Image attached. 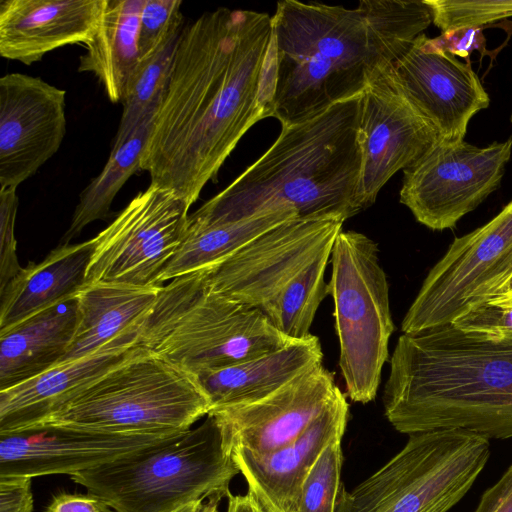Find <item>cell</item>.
Returning a JSON list of instances; mask_svg holds the SVG:
<instances>
[{
	"label": "cell",
	"instance_id": "32",
	"mask_svg": "<svg viewBox=\"0 0 512 512\" xmlns=\"http://www.w3.org/2000/svg\"><path fill=\"white\" fill-rule=\"evenodd\" d=\"M181 0H144L139 21L140 58L150 54L181 14Z\"/></svg>",
	"mask_w": 512,
	"mask_h": 512
},
{
	"label": "cell",
	"instance_id": "15",
	"mask_svg": "<svg viewBox=\"0 0 512 512\" xmlns=\"http://www.w3.org/2000/svg\"><path fill=\"white\" fill-rule=\"evenodd\" d=\"M66 91L39 77L0 78V188H17L60 148Z\"/></svg>",
	"mask_w": 512,
	"mask_h": 512
},
{
	"label": "cell",
	"instance_id": "25",
	"mask_svg": "<svg viewBox=\"0 0 512 512\" xmlns=\"http://www.w3.org/2000/svg\"><path fill=\"white\" fill-rule=\"evenodd\" d=\"M160 288L108 283L86 285L76 296L77 326L60 363L90 355L141 323Z\"/></svg>",
	"mask_w": 512,
	"mask_h": 512
},
{
	"label": "cell",
	"instance_id": "3",
	"mask_svg": "<svg viewBox=\"0 0 512 512\" xmlns=\"http://www.w3.org/2000/svg\"><path fill=\"white\" fill-rule=\"evenodd\" d=\"M383 404L400 433L456 428L488 440L512 438V336L452 323L402 333Z\"/></svg>",
	"mask_w": 512,
	"mask_h": 512
},
{
	"label": "cell",
	"instance_id": "2",
	"mask_svg": "<svg viewBox=\"0 0 512 512\" xmlns=\"http://www.w3.org/2000/svg\"><path fill=\"white\" fill-rule=\"evenodd\" d=\"M273 115L281 126L360 96L432 24L424 0H361L357 7L279 1L273 16Z\"/></svg>",
	"mask_w": 512,
	"mask_h": 512
},
{
	"label": "cell",
	"instance_id": "10",
	"mask_svg": "<svg viewBox=\"0 0 512 512\" xmlns=\"http://www.w3.org/2000/svg\"><path fill=\"white\" fill-rule=\"evenodd\" d=\"M330 260L339 367L347 396L366 404L376 397L394 331L388 280L378 245L360 232L341 230Z\"/></svg>",
	"mask_w": 512,
	"mask_h": 512
},
{
	"label": "cell",
	"instance_id": "36",
	"mask_svg": "<svg viewBox=\"0 0 512 512\" xmlns=\"http://www.w3.org/2000/svg\"><path fill=\"white\" fill-rule=\"evenodd\" d=\"M31 485V477H0V512H32Z\"/></svg>",
	"mask_w": 512,
	"mask_h": 512
},
{
	"label": "cell",
	"instance_id": "19",
	"mask_svg": "<svg viewBox=\"0 0 512 512\" xmlns=\"http://www.w3.org/2000/svg\"><path fill=\"white\" fill-rule=\"evenodd\" d=\"M349 405L341 390L295 441L264 456L232 452L260 512H296L303 482L323 449L342 438Z\"/></svg>",
	"mask_w": 512,
	"mask_h": 512
},
{
	"label": "cell",
	"instance_id": "16",
	"mask_svg": "<svg viewBox=\"0 0 512 512\" xmlns=\"http://www.w3.org/2000/svg\"><path fill=\"white\" fill-rule=\"evenodd\" d=\"M340 389L322 364L260 400L214 409L225 448L264 456L295 441Z\"/></svg>",
	"mask_w": 512,
	"mask_h": 512
},
{
	"label": "cell",
	"instance_id": "35",
	"mask_svg": "<svg viewBox=\"0 0 512 512\" xmlns=\"http://www.w3.org/2000/svg\"><path fill=\"white\" fill-rule=\"evenodd\" d=\"M485 37L481 27H462L442 32L435 38L423 35V45L430 51L450 53L463 58L473 51L485 50Z\"/></svg>",
	"mask_w": 512,
	"mask_h": 512
},
{
	"label": "cell",
	"instance_id": "39",
	"mask_svg": "<svg viewBox=\"0 0 512 512\" xmlns=\"http://www.w3.org/2000/svg\"><path fill=\"white\" fill-rule=\"evenodd\" d=\"M227 512H260L253 498L246 495H232L229 493Z\"/></svg>",
	"mask_w": 512,
	"mask_h": 512
},
{
	"label": "cell",
	"instance_id": "20",
	"mask_svg": "<svg viewBox=\"0 0 512 512\" xmlns=\"http://www.w3.org/2000/svg\"><path fill=\"white\" fill-rule=\"evenodd\" d=\"M105 0H2L0 55L31 65L57 48L86 44L95 34Z\"/></svg>",
	"mask_w": 512,
	"mask_h": 512
},
{
	"label": "cell",
	"instance_id": "17",
	"mask_svg": "<svg viewBox=\"0 0 512 512\" xmlns=\"http://www.w3.org/2000/svg\"><path fill=\"white\" fill-rule=\"evenodd\" d=\"M420 34L393 62L408 96L440 141H462L471 118L490 98L470 63L450 53L430 51Z\"/></svg>",
	"mask_w": 512,
	"mask_h": 512
},
{
	"label": "cell",
	"instance_id": "18",
	"mask_svg": "<svg viewBox=\"0 0 512 512\" xmlns=\"http://www.w3.org/2000/svg\"><path fill=\"white\" fill-rule=\"evenodd\" d=\"M179 434H110L56 426L4 433L0 477L72 475Z\"/></svg>",
	"mask_w": 512,
	"mask_h": 512
},
{
	"label": "cell",
	"instance_id": "9",
	"mask_svg": "<svg viewBox=\"0 0 512 512\" xmlns=\"http://www.w3.org/2000/svg\"><path fill=\"white\" fill-rule=\"evenodd\" d=\"M490 454L489 440L450 428L409 435L405 446L351 491L336 512H448L470 490Z\"/></svg>",
	"mask_w": 512,
	"mask_h": 512
},
{
	"label": "cell",
	"instance_id": "37",
	"mask_svg": "<svg viewBox=\"0 0 512 512\" xmlns=\"http://www.w3.org/2000/svg\"><path fill=\"white\" fill-rule=\"evenodd\" d=\"M474 512H512V464L488 488Z\"/></svg>",
	"mask_w": 512,
	"mask_h": 512
},
{
	"label": "cell",
	"instance_id": "8",
	"mask_svg": "<svg viewBox=\"0 0 512 512\" xmlns=\"http://www.w3.org/2000/svg\"><path fill=\"white\" fill-rule=\"evenodd\" d=\"M238 473L208 414L194 429L70 478L114 512H173L195 501H220Z\"/></svg>",
	"mask_w": 512,
	"mask_h": 512
},
{
	"label": "cell",
	"instance_id": "28",
	"mask_svg": "<svg viewBox=\"0 0 512 512\" xmlns=\"http://www.w3.org/2000/svg\"><path fill=\"white\" fill-rule=\"evenodd\" d=\"M154 114L155 111L147 115L121 145L112 147L101 172L81 192L61 244H69L87 225L108 216L117 193L140 169L141 157Z\"/></svg>",
	"mask_w": 512,
	"mask_h": 512
},
{
	"label": "cell",
	"instance_id": "12",
	"mask_svg": "<svg viewBox=\"0 0 512 512\" xmlns=\"http://www.w3.org/2000/svg\"><path fill=\"white\" fill-rule=\"evenodd\" d=\"M190 207L171 190L150 183L93 238L87 285L157 287L187 231Z\"/></svg>",
	"mask_w": 512,
	"mask_h": 512
},
{
	"label": "cell",
	"instance_id": "5",
	"mask_svg": "<svg viewBox=\"0 0 512 512\" xmlns=\"http://www.w3.org/2000/svg\"><path fill=\"white\" fill-rule=\"evenodd\" d=\"M344 220L295 217L202 270L215 291L260 311L291 339L310 328L327 294L324 276Z\"/></svg>",
	"mask_w": 512,
	"mask_h": 512
},
{
	"label": "cell",
	"instance_id": "24",
	"mask_svg": "<svg viewBox=\"0 0 512 512\" xmlns=\"http://www.w3.org/2000/svg\"><path fill=\"white\" fill-rule=\"evenodd\" d=\"M78 320L76 296L0 331V391L59 364Z\"/></svg>",
	"mask_w": 512,
	"mask_h": 512
},
{
	"label": "cell",
	"instance_id": "33",
	"mask_svg": "<svg viewBox=\"0 0 512 512\" xmlns=\"http://www.w3.org/2000/svg\"><path fill=\"white\" fill-rule=\"evenodd\" d=\"M16 189L0 188V289L22 270L14 232L18 209Z\"/></svg>",
	"mask_w": 512,
	"mask_h": 512
},
{
	"label": "cell",
	"instance_id": "42",
	"mask_svg": "<svg viewBox=\"0 0 512 512\" xmlns=\"http://www.w3.org/2000/svg\"><path fill=\"white\" fill-rule=\"evenodd\" d=\"M218 503L219 501L216 500H208L204 512H218Z\"/></svg>",
	"mask_w": 512,
	"mask_h": 512
},
{
	"label": "cell",
	"instance_id": "29",
	"mask_svg": "<svg viewBox=\"0 0 512 512\" xmlns=\"http://www.w3.org/2000/svg\"><path fill=\"white\" fill-rule=\"evenodd\" d=\"M183 30L182 13L174 20L160 44L140 58L129 81L112 147L121 145L150 113L156 111Z\"/></svg>",
	"mask_w": 512,
	"mask_h": 512
},
{
	"label": "cell",
	"instance_id": "40",
	"mask_svg": "<svg viewBox=\"0 0 512 512\" xmlns=\"http://www.w3.org/2000/svg\"><path fill=\"white\" fill-rule=\"evenodd\" d=\"M485 301L512 304V275L494 288L483 302Z\"/></svg>",
	"mask_w": 512,
	"mask_h": 512
},
{
	"label": "cell",
	"instance_id": "22",
	"mask_svg": "<svg viewBox=\"0 0 512 512\" xmlns=\"http://www.w3.org/2000/svg\"><path fill=\"white\" fill-rule=\"evenodd\" d=\"M322 360L320 341L311 334L255 358L195 377L212 411L265 398L321 365Z\"/></svg>",
	"mask_w": 512,
	"mask_h": 512
},
{
	"label": "cell",
	"instance_id": "7",
	"mask_svg": "<svg viewBox=\"0 0 512 512\" xmlns=\"http://www.w3.org/2000/svg\"><path fill=\"white\" fill-rule=\"evenodd\" d=\"M210 411L194 375L137 346L25 430L56 426L110 434H179Z\"/></svg>",
	"mask_w": 512,
	"mask_h": 512
},
{
	"label": "cell",
	"instance_id": "14",
	"mask_svg": "<svg viewBox=\"0 0 512 512\" xmlns=\"http://www.w3.org/2000/svg\"><path fill=\"white\" fill-rule=\"evenodd\" d=\"M358 132L359 198L364 209L395 173L413 165L440 141L408 96L393 63L376 69L362 91Z\"/></svg>",
	"mask_w": 512,
	"mask_h": 512
},
{
	"label": "cell",
	"instance_id": "30",
	"mask_svg": "<svg viewBox=\"0 0 512 512\" xmlns=\"http://www.w3.org/2000/svg\"><path fill=\"white\" fill-rule=\"evenodd\" d=\"M341 440L332 441L319 454L303 482L296 512H336L343 488Z\"/></svg>",
	"mask_w": 512,
	"mask_h": 512
},
{
	"label": "cell",
	"instance_id": "13",
	"mask_svg": "<svg viewBox=\"0 0 512 512\" xmlns=\"http://www.w3.org/2000/svg\"><path fill=\"white\" fill-rule=\"evenodd\" d=\"M512 154V137L478 147L439 141L403 170L400 202L429 229H452L499 188Z\"/></svg>",
	"mask_w": 512,
	"mask_h": 512
},
{
	"label": "cell",
	"instance_id": "41",
	"mask_svg": "<svg viewBox=\"0 0 512 512\" xmlns=\"http://www.w3.org/2000/svg\"><path fill=\"white\" fill-rule=\"evenodd\" d=\"M205 506L206 503L204 501H195L183 505L173 512H204Z\"/></svg>",
	"mask_w": 512,
	"mask_h": 512
},
{
	"label": "cell",
	"instance_id": "38",
	"mask_svg": "<svg viewBox=\"0 0 512 512\" xmlns=\"http://www.w3.org/2000/svg\"><path fill=\"white\" fill-rule=\"evenodd\" d=\"M110 510L100 498L88 492V494H59L53 498L46 512H110Z\"/></svg>",
	"mask_w": 512,
	"mask_h": 512
},
{
	"label": "cell",
	"instance_id": "4",
	"mask_svg": "<svg viewBox=\"0 0 512 512\" xmlns=\"http://www.w3.org/2000/svg\"><path fill=\"white\" fill-rule=\"evenodd\" d=\"M359 103L357 96L281 126L268 150L189 215L188 223L237 222L282 208L293 209L299 218L345 221L364 210L359 198Z\"/></svg>",
	"mask_w": 512,
	"mask_h": 512
},
{
	"label": "cell",
	"instance_id": "23",
	"mask_svg": "<svg viewBox=\"0 0 512 512\" xmlns=\"http://www.w3.org/2000/svg\"><path fill=\"white\" fill-rule=\"evenodd\" d=\"M93 238L60 244L41 262L28 265L0 289V331L77 296L87 285Z\"/></svg>",
	"mask_w": 512,
	"mask_h": 512
},
{
	"label": "cell",
	"instance_id": "43",
	"mask_svg": "<svg viewBox=\"0 0 512 512\" xmlns=\"http://www.w3.org/2000/svg\"><path fill=\"white\" fill-rule=\"evenodd\" d=\"M510 121L512 122V114H511V117H510Z\"/></svg>",
	"mask_w": 512,
	"mask_h": 512
},
{
	"label": "cell",
	"instance_id": "34",
	"mask_svg": "<svg viewBox=\"0 0 512 512\" xmlns=\"http://www.w3.org/2000/svg\"><path fill=\"white\" fill-rule=\"evenodd\" d=\"M452 324L465 331L512 336V304L485 301L466 311Z\"/></svg>",
	"mask_w": 512,
	"mask_h": 512
},
{
	"label": "cell",
	"instance_id": "21",
	"mask_svg": "<svg viewBox=\"0 0 512 512\" xmlns=\"http://www.w3.org/2000/svg\"><path fill=\"white\" fill-rule=\"evenodd\" d=\"M140 324L90 355L59 363L29 380L1 390L0 434L29 428L122 362L138 346Z\"/></svg>",
	"mask_w": 512,
	"mask_h": 512
},
{
	"label": "cell",
	"instance_id": "11",
	"mask_svg": "<svg viewBox=\"0 0 512 512\" xmlns=\"http://www.w3.org/2000/svg\"><path fill=\"white\" fill-rule=\"evenodd\" d=\"M510 275L512 200L484 225L454 238L424 279L402 320V332L452 323Z\"/></svg>",
	"mask_w": 512,
	"mask_h": 512
},
{
	"label": "cell",
	"instance_id": "1",
	"mask_svg": "<svg viewBox=\"0 0 512 512\" xmlns=\"http://www.w3.org/2000/svg\"><path fill=\"white\" fill-rule=\"evenodd\" d=\"M271 16L217 8L183 28L140 169L191 207L244 134L273 115Z\"/></svg>",
	"mask_w": 512,
	"mask_h": 512
},
{
	"label": "cell",
	"instance_id": "26",
	"mask_svg": "<svg viewBox=\"0 0 512 512\" xmlns=\"http://www.w3.org/2000/svg\"><path fill=\"white\" fill-rule=\"evenodd\" d=\"M144 0H105L100 24L84 44L78 71L94 74L108 99L123 102L139 63V21Z\"/></svg>",
	"mask_w": 512,
	"mask_h": 512
},
{
	"label": "cell",
	"instance_id": "6",
	"mask_svg": "<svg viewBox=\"0 0 512 512\" xmlns=\"http://www.w3.org/2000/svg\"><path fill=\"white\" fill-rule=\"evenodd\" d=\"M294 340L257 309L212 289L200 270L161 286L140 324L137 345L196 376Z\"/></svg>",
	"mask_w": 512,
	"mask_h": 512
},
{
	"label": "cell",
	"instance_id": "31",
	"mask_svg": "<svg viewBox=\"0 0 512 512\" xmlns=\"http://www.w3.org/2000/svg\"><path fill=\"white\" fill-rule=\"evenodd\" d=\"M442 32L512 17V0H424Z\"/></svg>",
	"mask_w": 512,
	"mask_h": 512
},
{
	"label": "cell",
	"instance_id": "27",
	"mask_svg": "<svg viewBox=\"0 0 512 512\" xmlns=\"http://www.w3.org/2000/svg\"><path fill=\"white\" fill-rule=\"evenodd\" d=\"M295 217L298 216L293 209L282 208L237 222L207 226L188 223L181 245L160 276V284L210 268L264 232Z\"/></svg>",
	"mask_w": 512,
	"mask_h": 512
}]
</instances>
